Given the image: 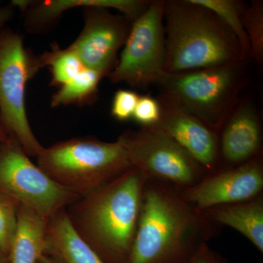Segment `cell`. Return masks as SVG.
<instances>
[{
	"label": "cell",
	"instance_id": "13",
	"mask_svg": "<svg viewBox=\"0 0 263 263\" xmlns=\"http://www.w3.org/2000/svg\"><path fill=\"white\" fill-rule=\"evenodd\" d=\"M222 169L245 163L262 155L260 115L249 98H242L219 133Z\"/></svg>",
	"mask_w": 263,
	"mask_h": 263
},
{
	"label": "cell",
	"instance_id": "22",
	"mask_svg": "<svg viewBox=\"0 0 263 263\" xmlns=\"http://www.w3.org/2000/svg\"><path fill=\"white\" fill-rule=\"evenodd\" d=\"M140 95L132 90L120 89L114 94L111 115L119 122L133 119Z\"/></svg>",
	"mask_w": 263,
	"mask_h": 263
},
{
	"label": "cell",
	"instance_id": "28",
	"mask_svg": "<svg viewBox=\"0 0 263 263\" xmlns=\"http://www.w3.org/2000/svg\"><path fill=\"white\" fill-rule=\"evenodd\" d=\"M8 138V135L6 134L1 124H0V142L7 141Z\"/></svg>",
	"mask_w": 263,
	"mask_h": 263
},
{
	"label": "cell",
	"instance_id": "25",
	"mask_svg": "<svg viewBox=\"0 0 263 263\" xmlns=\"http://www.w3.org/2000/svg\"><path fill=\"white\" fill-rule=\"evenodd\" d=\"M15 15V9L11 5L0 6V32L5 28L6 24L12 20Z\"/></svg>",
	"mask_w": 263,
	"mask_h": 263
},
{
	"label": "cell",
	"instance_id": "2",
	"mask_svg": "<svg viewBox=\"0 0 263 263\" xmlns=\"http://www.w3.org/2000/svg\"><path fill=\"white\" fill-rule=\"evenodd\" d=\"M146 176L132 167L65 209L72 228L105 263H127Z\"/></svg>",
	"mask_w": 263,
	"mask_h": 263
},
{
	"label": "cell",
	"instance_id": "20",
	"mask_svg": "<svg viewBox=\"0 0 263 263\" xmlns=\"http://www.w3.org/2000/svg\"><path fill=\"white\" fill-rule=\"evenodd\" d=\"M243 24L249 38L251 58L259 67L263 63V2L254 0L243 12Z\"/></svg>",
	"mask_w": 263,
	"mask_h": 263
},
{
	"label": "cell",
	"instance_id": "27",
	"mask_svg": "<svg viewBox=\"0 0 263 263\" xmlns=\"http://www.w3.org/2000/svg\"><path fill=\"white\" fill-rule=\"evenodd\" d=\"M0 263H10L9 257L0 249Z\"/></svg>",
	"mask_w": 263,
	"mask_h": 263
},
{
	"label": "cell",
	"instance_id": "10",
	"mask_svg": "<svg viewBox=\"0 0 263 263\" xmlns=\"http://www.w3.org/2000/svg\"><path fill=\"white\" fill-rule=\"evenodd\" d=\"M84 25L68 46L86 68L108 76L117 63V54L125 44L133 21L122 13L97 6L83 8Z\"/></svg>",
	"mask_w": 263,
	"mask_h": 263
},
{
	"label": "cell",
	"instance_id": "26",
	"mask_svg": "<svg viewBox=\"0 0 263 263\" xmlns=\"http://www.w3.org/2000/svg\"><path fill=\"white\" fill-rule=\"evenodd\" d=\"M38 263H65L60 257L51 252H46L41 256Z\"/></svg>",
	"mask_w": 263,
	"mask_h": 263
},
{
	"label": "cell",
	"instance_id": "12",
	"mask_svg": "<svg viewBox=\"0 0 263 263\" xmlns=\"http://www.w3.org/2000/svg\"><path fill=\"white\" fill-rule=\"evenodd\" d=\"M157 99L160 105V119L151 127L141 128L162 133L174 140L202 166L207 174L222 169L219 134L162 95Z\"/></svg>",
	"mask_w": 263,
	"mask_h": 263
},
{
	"label": "cell",
	"instance_id": "19",
	"mask_svg": "<svg viewBox=\"0 0 263 263\" xmlns=\"http://www.w3.org/2000/svg\"><path fill=\"white\" fill-rule=\"evenodd\" d=\"M41 67H49L51 72V86L60 87L72 80L85 67L77 55L68 47L53 46L51 51H46L38 57Z\"/></svg>",
	"mask_w": 263,
	"mask_h": 263
},
{
	"label": "cell",
	"instance_id": "9",
	"mask_svg": "<svg viewBox=\"0 0 263 263\" xmlns=\"http://www.w3.org/2000/svg\"><path fill=\"white\" fill-rule=\"evenodd\" d=\"M163 12L164 0H152L148 9L133 22L120 58L108 76L112 83L143 89L160 80L165 72Z\"/></svg>",
	"mask_w": 263,
	"mask_h": 263
},
{
	"label": "cell",
	"instance_id": "15",
	"mask_svg": "<svg viewBox=\"0 0 263 263\" xmlns=\"http://www.w3.org/2000/svg\"><path fill=\"white\" fill-rule=\"evenodd\" d=\"M47 224L34 211L20 205L8 253L10 263H38L47 249Z\"/></svg>",
	"mask_w": 263,
	"mask_h": 263
},
{
	"label": "cell",
	"instance_id": "24",
	"mask_svg": "<svg viewBox=\"0 0 263 263\" xmlns=\"http://www.w3.org/2000/svg\"><path fill=\"white\" fill-rule=\"evenodd\" d=\"M183 263H228L220 254L204 243Z\"/></svg>",
	"mask_w": 263,
	"mask_h": 263
},
{
	"label": "cell",
	"instance_id": "18",
	"mask_svg": "<svg viewBox=\"0 0 263 263\" xmlns=\"http://www.w3.org/2000/svg\"><path fill=\"white\" fill-rule=\"evenodd\" d=\"M195 4L205 7L226 24L234 34L239 43L245 61L251 58L249 38L243 24V12L247 8L245 3L238 0H192Z\"/></svg>",
	"mask_w": 263,
	"mask_h": 263
},
{
	"label": "cell",
	"instance_id": "1",
	"mask_svg": "<svg viewBox=\"0 0 263 263\" xmlns=\"http://www.w3.org/2000/svg\"><path fill=\"white\" fill-rule=\"evenodd\" d=\"M219 231L174 186L147 179L127 263H183Z\"/></svg>",
	"mask_w": 263,
	"mask_h": 263
},
{
	"label": "cell",
	"instance_id": "7",
	"mask_svg": "<svg viewBox=\"0 0 263 263\" xmlns=\"http://www.w3.org/2000/svg\"><path fill=\"white\" fill-rule=\"evenodd\" d=\"M0 193L32 209L46 221L81 197L55 183L11 137L0 142Z\"/></svg>",
	"mask_w": 263,
	"mask_h": 263
},
{
	"label": "cell",
	"instance_id": "3",
	"mask_svg": "<svg viewBox=\"0 0 263 263\" xmlns=\"http://www.w3.org/2000/svg\"><path fill=\"white\" fill-rule=\"evenodd\" d=\"M163 22L165 72L177 73L245 61L238 40L226 24L192 0H164Z\"/></svg>",
	"mask_w": 263,
	"mask_h": 263
},
{
	"label": "cell",
	"instance_id": "6",
	"mask_svg": "<svg viewBox=\"0 0 263 263\" xmlns=\"http://www.w3.org/2000/svg\"><path fill=\"white\" fill-rule=\"evenodd\" d=\"M42 68L38 57L24 47V37L12 29L0 32V124L29 157L44 147L34 136L26 110L27 83Z\"/></svg>",
	"mask_w": 263,
	"mask_h": 263
},
{
	"label": "cell",
	"instance_id": "8",
	"mask_svg": "<svg viewBox=\"0 0 263 263\" xmlns=\"http://www.w3.org/2000/svg\"><path fill=\"white\" fill-rule=\"evenodd\" d=\"M127 152L132 167L179 192L196 184L207 175L186 150L162 133L140 128L123 132L117 140Z\"/></svg>",
	"mask_w": 263,
	"mask_h": 263
},
{
	"label": "cell",
	"instance_id": "17",
	"mask_svg": "<svg viewBox=\"0 0 263 263\" xmlns=\"http://www.w3.org/2000/svg\"><path fill=\"white\" fill-rule=\"evenodd\" d=\"M103 76L91 69L85 68L72 80L59 87L52 96L51 107L69 105H84L95 101L98 85Z\"/></svg>",
	"mask_w": 263,
	"mask_h": 263
},
{
	"label": "cell",
	"instance_id": "14",
	"mask_svg": "<svg viewBox=\"0 0 263 263\" xmlns=\"http://www.w3.org/2000/svg\"><path fill=\"white\" fill-rule=\"evenodd\" d=\"M209 220L226 226L243 235L263 252V194L247 201L201 210Z\"/></svg>",
	"mask_w": 263,
	"mask_h": 263
},
{
	"label": "cell",
	"instance_id": "4",
	"mask_svg": "<svg viewBox=\"0 0 263 263\" xmlns=\"http://www.w3.org/2000/svg\"><path fill=\"white\" fill-rule=\"evenodd\" d=\"M246 62L177 73L164 72L155 86L160 95L219 134L248 86Z\"/></svg>",
	"mask_w": 263,
	"mask_h": 263
},
{
	"label": "cell",
	"instance_id": "5",
	"mask_svg": "<svg viewBox=\"0 0 263 263\" xmlns=\"http://www.w3.org/2000/svg\"><path fill=\"white\" fill-rule=\"evenodd\" d=\"M37 164L55 183L80 197L108 184L132 167L119 141L72 138L43 148Z\"/></svg>",
	"mask_w": 263,
	"mask_h": 263
},
{
	"label": "cell",
	"instance_id": "16",
	"mask_svg": "<svg viewBox=\"0 0 263 263\" xmlns=\"http://www.w3.org/2000/svg\"><path fill=\"white\" fill-rule=\"evenodd\" d=\"M46 252L56 254L65 263H105L76 233L65 209L48 221Z\"/></svg>",
	"mask_w": 263,
	"mask_h": 263
},
{
	"label": "cell",
	"instance_id": "23",
	"mask_svg": "<svg viewBox=\"0 0 263 263\" xmlns=\"http://www.w3.org/2000/svg\"><path fill=\"white\" fill-rule=\"evenodd\" d=\"M160 105L157 98L149 95L139 97L133 119L141 127H148L155 124L160 117Z\"/></svg>",
	"mask_w": 263,
	"mask_h": 263
},
{
	"label": "cell",
	"instance_id": "11",
	"mask_svg": "<svg viewBox=\"0 0 263 263\" xmlns=\"http://www.w3.org/2000/svg\"><path fill=\"white\" fill-rule=\"evenodd\" d=\"M263 191V157L207 174L191 187L179 192L181 197L199 210L252 200Z\"/></svg>",
	"mask_w": 263,
	"mask_h": 263
},
{
	"label": "cell",
	"instance_id": "21",
	"mask_svg": "<svg viewBox=\"0 0 263 263\" xmlns=\"http://www.w3.org/2000/svg\"><path fill=\"white\" fill-rule=\"evenodd\" d=\"M20 205L17 200L0 193V249L8 256L16 229Z\"/></svg>",
	"mask_w": 263,
	"mask_h": 263
}]
</instances>
